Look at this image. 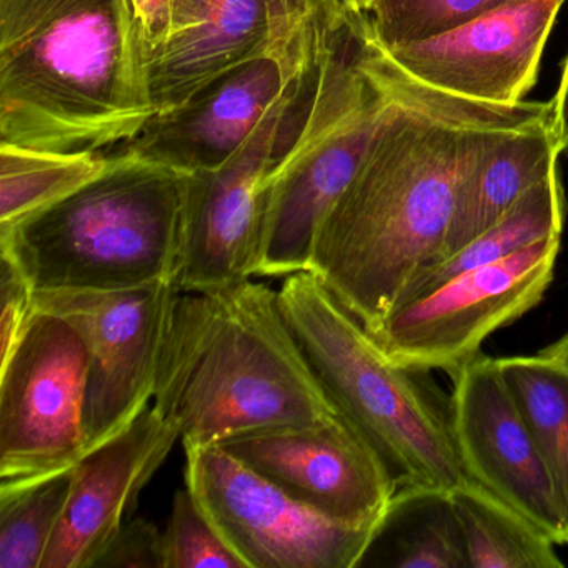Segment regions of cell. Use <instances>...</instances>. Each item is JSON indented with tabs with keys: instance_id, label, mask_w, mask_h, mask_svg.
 I'll list each match as a JSON object with an SVG mask.
<instances>
[{
	"instance_id": "6da1fadb",
	"label": "cell",
	"mask_w": 568,
	"mask_h": 568,
	"mask_svg": "<svg viewBox=\"0 0 568 568\" xmlns=\"http://www.w3.org/2000/svg\"><path fill=\"white\" fill-rule=\"evenodd\" d=\"M371 41L392 104L318 229L308 272L372 334L415 274L444 254L481 139L495 129L551 118L554 104H488L438 91L410 78Z\"/></svg>"
},
{
	"instance_id": "7a4b0ae2",
	"label": "cell",
	"mask_w": 568,
	"mask_h": 568,
	"mask_svg": "<svg viewBox=\"0 0 568 568\" xmlns=\"http://www.w3.org/2000/svg\"><path fill=\"white\" fill-rule=\"evenodd\" d=\"M131 0H0V142L102 152L155 115Z\"/></svg>"
},
{
	"instance_id": "3957f363",
	"label": "cell",
	"mask_w": 568,
	"mask_h": 568,
	"mask_svg": "<svg viewBox=\"0 0 568 568\" xmlns=\"http://www.w3.org/2000/svg\"><path fill=\"white\" fill-rule=\"evenodd\" d=\"M189 448L341 414L295 338L278 291L239 282L178 298L154 404Z\"/></svg>"
},
{
	"instance_id": "277c9868",
	"label": "cell",
	"mask_w": 568,
	"mask_h": 568,
	"mask_svg": "<svg viewBox=\"0 0 568 568\" xmlns=\"http://www.w3.org/2000/svg\"><path fill=\"white\" fill-rule=\"evenodd\" d=\"M189 174L128 151L61 201L0 227V254L34 292L179 281Z\"/></svg>"
},
{
	"instance_id": "5b68a950",
	"label": "cell",
	"mask_w": 568,
	"mask_h": 568,
	"mask_svg": "<svg viewBox=\"0 0 568 568\" xmlns=\"http://www.w3.org/2000/svg\"><path fill=\"white\" fill-rule=\"evenodd\" d=\"M278 297L328 398L378 455L397 490H454L471 481L455 444L450 397L432 371L390 361L312 272L288 275Z\"/></svg>"
},
{
	"instance_id": "8992f818",
	"label": "cell",
	"mask_w": 568,
	"mask_h": 568,
	"mask_svg": "<svg viewBox=\"0 0 568 568\" xmlns=\"http://www.w3.org/2000/svg\"><path fill=\"white\" fill-rule=\"evenodd\" d=\"M390 104L367 16H354L332 36L297 128L265 182L255 275L308 272L318 229L354 179Z\"/></svg>"
},
{
	"instance_id": "52a82bcc",
	"label": "cell",
	"mask_w": 568,
	"mask_h": 568,
	"mask_svg": "<svg viewBox=\"0 0 568 568\" xmlns=\"http://www.w3.org/2000/svg\"><path fill=\"white\" fill-rule=\"evenodd\" d=\"M89 351L71 322L36 308L0 364V485L64 470L85 454Z\"/></svg>"
},
{
	"instance_id": "ba28073f",
	"label": "cell",
	"mask_w": 568,
	"mask_h": 568,
	"mask_svg": "<svg viewBox=\"0 0 568 568\" xmlns=\"http://www.w3.org/2000/svg\"><path fill=\"white\" fill-rule=\"evenodd\" d=\"M560 237L535 242L397 305L372 332L390 361L445 371L480 354L485 338L537 307L554 281Z\"/></svg>"
},
{
	"instance_id": "9c48e42d",
	"label": "cell",
	"mask_w": 568,
	"mask_h": 568,
	"mask_svg": "<svg viewBox=\"0 0 568 568\" xmlns=\"http://www.w3.org/2000/svg\"><path fill=\"white\" fill-rule=\"evenodd\" d=\"M185 457V484L247 568H358L375 527L325 517L221 445Z\"/></svg>"
},
{
	"instance_id": "30bf717a",
	"label": "cell",
	"mask_w": 568,
	"mask_h": 568,
	"mask_svg": "<svg viewBox=\"0 0 568 568\" xmlns=\"http://www.w3.org/2000/svg\"><path fill=\"white\" fill-rule=\"evenodd\" d=\"M181 294L175 281L125 291L36 292V308L71 322L88 345L85 454L129 427L154 400L162 348Z\"/></svg>"
},
{
	"instance_id": "8fae6325",
	"label": "cell",
	"mask_w": 568,
	"mask_h": 568,
	"mask_svg": "<svg viewBox=\"0 0 568 568\" xmlns=\"http://www.w3.org/2000/svg\"><path fill=\"white\" fill-rule=\"evenodd\" d=\"M308 78L278 99L224 165L189 174L182 292L217 291L257 274L265 182L297 128Z\"/></svg>"
},
{
	"instance_id": "7c38bea8",
	"label": "cell",
	"mask_w": 568,
	"mask_h": 568,
	"mask_svg": "<svg viewBox=\"0 0 568 568\" xmlns=\"http://www.w3.org/2000/svg\"><path fill=\"white\" fill-rule=\"evenodd\" d=\"M229 454L332 520L377 527L397 487L378 455L341 414L314 425L252 432Z\"/></svg>"
},
{
	"instance_id": "4fadbf2b",
	"label": "cell",
	"mask_w": 568,
	"mask_h": 568,
	"mask_svg": "<svg viewBox=\"0 0 568 568\" xmlns=\"http://www.w3.org/2000/svg\"><path fill=\"white\" fill-rule=\"evenodd\" d=\"M450 377L452 428L468 477L534 521L555 544H568L567 521L544 458L498 358L480 352Z\"/></svg>"
},
{
	"instance_id": "5bb4252c",
	"label": "cell",
	"mask_w": 568,
	"mask_h": 568,
	"mask_svg": "<svg viewBox=\"0 0 568 568\" xmlns=\"http://www.w3.org/2000/svg\"><path fill=\"white\" fill-rule=\"evenodd\" d=\"M564 2L521 0L447 34L381 49L410 78L438 91L488 104H518L537 82Z\"/></svg>"
},
{
	"instance_id": "9a60e30c",
	"label": "cell",
	"mask_w": 568,
	"mask_h": 568,
	"mask_svg": "<svg viewBox=\"0 0 568 568\" xmlns=\"http://www.w3.org/2000/svg\"><path fill=\"white\" fill-rule=\"evenodd\" d=\"M179 438L178 428L149 407L88 452L74 465L71 497L41 568L94 567Z\"/></svg>"
},
{
	"instance_id": "2e32d148",
	"label": "cell",
	"mask_w": 568,
	"mask_h": 568,
	"mask_svg": "<svg viewBox=\"0 0 568 568\" xmlns=\"http://www.w3.org/2000/svg\"><path fill=\"white\" fill-rule=\"evenodd\" d=\"M292 81L272 55L222 75L172 111L155 114L122 151L185 174L214 171L254 134Z\"/></svg>"
},
{
	"instance_id": "e0dca14e",
	"label": "cell",
	"mask_w": 568,
	"mask_h": 568,
	"mask_svg": "<svg viewBox=\"0 0 568 568\" xmlns=\"http://www.w3.org/2000/svg\"><path fill=\"white\" fill-rule=\"evenodd\" d=\"M265 55H272L267 0H171L168 41L149 64L155 114Z\"/></svg>"
},
{
	"instance_id": "ac0fdd59",
	"label": "cell",
	"mask_w": 568,
	"mask_h": 568,
	"mask_svg": "<svg viewBox=\"0 0 568 568\" xmlns=\"http://www.w3.org/2000/svg\"><path fill=\"white\" fill-rule=\"evenodd\" d=\"M560 152L554 115L521 128L488 132L462 184L440 258L484 234L531 187L558 172Z\"/></svg>"
},
{
	"instance_id": "d6986e66",
	"label": "cell",
	"mask_w": 568,
	"mask_h": 568,
	"mask_svg": "<svg viewBox=\"0 0 568 568\" xmlns=\"http://www.w3.org/2000/svg\"><path fill=\"white\" fill-rule=\"evenodd\" d=\"M358 567L468 568L452 490L398 488Z\"/></svg>"
},
{
	"instance_id": "ffe728a7",
	"label": "cell",
	"mask_w": 568,
	"mask_h": 568,
	"mask_svg": "<svg viewBox=\"0 0 568 568\" xmlns=\"http://www.w3.org/2000/svg\"><path fill=\"white\" fill-rule=\"evenodd\" d=\"M565 195L558 172L531 187L500 221L454 254L425 265L415 274L397 305L414 301L450 278L501 261L535 242L561 237ZM395 305V307H397ZM388 315V314H387Z\"/></svg>"
},
{
	"instance_id": "44dd1931",
	"label": "cell",
	"mask_w": 568,
	"mask_h": 568,
	"mask_svg": "<svg viewBox=\"0 0 568 568\" xmlns=\"http://www.w3.org/2000/svg\"><path fill=\"white\" fill-rule=\"evenodd\" d=\"M468 568H561L555 541L507 501L471 480L452 490Z\"/></svg>"
},
{
	"instance_id": "7402d4cb",
	"label": "cell",
	"mask_w": 568,
	"mask_h": 568,
	"mask_svg": "<svg viewBox=\"0 0 568 568\" xmlns=\"http://www.w3.org/2000/svg\"><path fill=\"white\" fill-rule=\"evenodd\" d=\"M498 365L544 458L568 527V362L538 352L498 358Z\"/></svg>"
},
{
	"instance_id": "603a6c76",
	"label": "cell",
	"mask_w": 568,
	"mask_h": 568,
	"mask_svg": "<svg viewBox=\"0 0 568 568\" xmlns=\"http://www.w3.org/2000/svg\"><path fill=\"white\" fill-rule=\"evenodd\" d=\"M102 152H48L0 142V227L41 211L101 175Z\"/></svg>"
},
{
	"instance_id": "cb8c5ba5",
	"label": "cell",
	"mask_w": 568,
	"mask_h": 568,
	"mask_svg": "<svg viewBox=\"0 0 568 568\" xmlns=\"http://www.w3.org/2000/svg\"><path fill=\"white\" fill-rule=\"evenodd\" d=\"M74 465L0 485V568H41L71 497Z\"/></svg>"
},
{
	"instance_id": "d4e9b609",
	"label": "cell",
	"mask_w": 568,
	"mask_h": 568,
	"mask_svg": "<svg viewBox=\"0 0 568 568\" xmlns=\"http://www.w3.org/2000/svg\"><path fill=\"white\" fill-rule=\"evenodd\" d=\"M521 0H377L367 14L378 48H398L455 31Z\"/></svg>"
},
{
	"instance_id": "484cf974",
	"label": "cell",
	"mask_w": 568,
	"mask_h": 568,
	"mask_svg": "<svg viewBox=\"0 0 568 568\" xmlns=\"http://www.w3.org/2000/svg\"><path fill=\"white\" fill-rule=\"evenodd\" d=\"M272 55L292 81L307 79L338 31L327 0H267Z\"/></svg>"
},
{
	"instance_id": "4316f807",
	"label": "cell",
	"mask_w": 568,
	"mask_h": 568,
	"mask_svg": "<svg viewBox=\"0 0 568 568\" xmlns=\"http://www.w3.org/2000/svg\"><path fill=\"white\" fill-rule=\"evenodd\" d=\"M164 544L168 568H247L219 534L187 485L175 494Z\"/></svg>"
},
{
	"instance_id": "83f0119b",
	"label": "cell",
	"mask_w": 568,
	"mask_h": 568,
	"mask_svg": "<svg viewBox=\"0 0 568 568\" xmlns=\"http://www.w3.org/2000/svg\"><path fill=\"white\" fill-rule=\"evenodd\" d=\"M92 568H168L164 534L144 518L122 524Z\"/></svg>"
},
{
	"instance_id": "f1b7e54d",
	"label": "cell",
	"mask_w": 568,
	"mask_h": 568,
	"mask_svg": "<svg viewBox=\"0 0 568 568\" xmlns=\"http://www.w3.org/2000/svg\"><path fill=\"white\" fill-rule=\"evenodd\" d=\"M0 301H2V361L18 347L34 314V288L22 274L21 268L8 257L0 254Z\"/></svg>"
},
{
	"instance_id": "f546056e",
	"label": "cell",
	"mask_w": 568,
	"mask_h": 568,
	"mask_svg": "<svg viewBox=\"0 0 568 568\" xmlns=\"http://www.w3.org/2000/svg\"><path fill=\"white\" fill-rule=\"evenodd\" d=\"M145 42L152 54L168 41L171 29V0H131Z\"/></svg>"
},
{
	"instance_id": "4dcf8cb0",
	"label": "cell",
	"mask_w": 568,
	"mask_h": 568,
	"mask_svg": "<svg viewBox=\"0 0 568 568\" xmlns=\"http://www.w3.org/2000/svg\"><path fill=\"white\" fill-rule=\"evenodd\" d=\"M551 104H554L555 129H557L560 149L568 154V58L561 72L560 88Z\"/></svg>"
},
{
	"instance_id": "1f68e13d",
	"label": "cell",
	"mask_w": 568,
	"mask_h": 568,
	"mask_svg": "<svg viewBox=\"0 0 568 568\" xmlns=\"http://www.w3.org/2000/svg\"><path fill=\"white\" fill-rule=\"evenodd\" d=\"M328 8H331L332 19H334L335 28L341 29L348 19L354 18V8H352V0H327Z\"/></svg>"
},
{
	"instance_id": "d6a6232c",
	"label": "cell",
	"mask_w": 568,
	"mask_h": 568,
	"mask_svg": "<svg viewBox=\"0 0 568 568\" xmlns=\"http://www.w3.org/2000/svg\"><path fill=\"white\" fill-rule=\"evenodd\" d=\"M541 352H545V354L555 355V357L564 358V361L568 362V332L564 335V337L558 338L557 342L548 345V347H545Z\"/></svg>"
},
{
	"instance_id": "836d02e7",
	"label": "cell",
	"mask_w": 568,
	"mask_h": 568,
	"mask_svg": "<svg viewBox=\"0 0 568 568\" xmlns=\"http://www.w3.org/2000/svg\"><path fill=\"white\" fill-rule=\"evenodd\" d=\"M377 0H352L355 14H368Z\"/></svg>"
}]
</instances>
